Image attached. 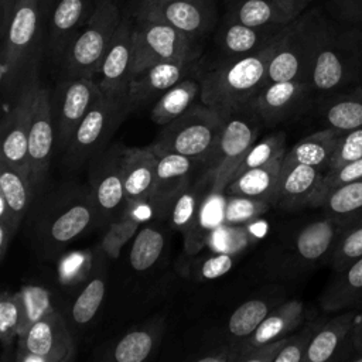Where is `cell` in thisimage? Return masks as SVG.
I'll list each match as a JSON object with an SVG mask.
<instances>
[{"label":"cell","mask_w":362,"mask_h":362,"mask_svg":"<svg viewBox=\"0 0 362 362\" xmlns=\"http://www.w3.org/2000/svg\"><path fill=\"white\" fill-rule=\"evenodd\" d=\"M287 27V25H286ZM286 27L263 48L247 55L233 57L206 72L201 81V102L223 116L246 106L266 85L270 58Z\"/></svg>","instance_id":"cell-1"},{"label":"cell","mask_w":362,"mask_h":362,"mask_svg":"<svg viewBox=\"0 0 362 362\" xmlns=\"http://www.w3.org/2000/svg\"><path fill=\"white\" fill-rule=\"evenodd\" d=\"M362 28L329 18L318 44L310 83L318 100L361 83Z\"/></svg>","instance_id":"cell-2"},{"label":"cell","mask_w":362,"mask_h":362,"mask_svg":"<svg viewBox=\"0 0 362 362\" xmlns=\"http://www.w3.org/2000/svg\"><path fill=\"white\" fill-rule=\"evenodd\" d=\"M42 17L40 0H16L10 20L1 31L0 79L4 93H14L28 71L38 65Z\"/></svg>","instance_id":"cell-3"},{"label":"cell","mask_w":362,"mask_h":362,"mask_svg":"<svg viewBox=\"0 0 362 362\" xmlns=\"http://www.w3.org/2000/svg\"><path fill=\"white\" fill-rule=\"evenodd\" d=\"M35 222V240L44 255H55L64 246L96 226V209L90 187L59 191L44 202Z\"/></svg>","instance_id":"cell-4"},{"label":"cell","mask_w":362,"mask_h":362,"mask_svg":"<svg viewBox=\"0 0 362 362\" xmlns=\"http://www.w3.org/2000/svg\"><path fill=\"white\" fill-rule=\"evenodd\" d=\"M329 18L318 8L305 10L284 30L267 66L266 83L310 82L314 57Z\"/></svg>","instance_id":"cell-5"},{"label":"cell","mask_w":362,"mask_h":362,"mask_svg":"<svg viewBox=\"0 0 362 362\" xmlns=\"http://www.w3.org/2000/svg\"><path fill=\"white\" fill-rule=\"evenodd\" d=\"M123 17L113 0H98L76 35L66 47L61 64L65 78L96 79Z\"/></svg>","instance_id":"cell-6"},{"label":"cell","mask_w":362,"mask_h":362,"mask_svg":"<svg viewBox=\"0 0 362 362\" xmlns=\"http://www.w3.org/2000/svg\"><path fill=\"white\" fill-rule=\"evenodd\" d=\"M225 116L205 103H195L181 116L163 126L151 147L157 156L177 153L205 164L209 158Z\"/></svg>","instance_id":"cell-7"},{"label":"cell","mask_w":362,"mask_h":362,"mask_svg":"<svg viewBox=\"0 0 362 362\" xmlns=\"http://www.w3.org/2000/svg\"><path fill=\"white\" fill-rule=\"evenodd\" d=\"M260 122L262 119L250 105L233 109L225 115L216 144L204 164L214 177L215 192L223 194L238 165L255 144L260 130Z\"/></svg>","instance_id":"cell-8"},{"label":"cell","mask_w":362,"mask_h":362,"mask_svg":"<svg viewBox=\"0 0 362 362\" xmlns=\"http://www.w3.org/2000/svg\"><path fill=\"white\" fill-rule=\"evenodd\" d=\"M41 82L38 79V65L31 68L17 86L13 105L6 112L1 126V154L0 161L23 173L30 178L28 163V134L34 116V106Z\"/></svg>","instance_id":"cell-9"},{"label":"cell","mask_w":362,"mask_h":362,"mask_svg":"<svg viewBox=\"0 0 362 362\" xmlns=\"http://www.w3.org/2000/svg\"><path fill=\"white\" fill-rule=\"evenodd\" d=\"M199 51L194 47V40L174 27L148 18H136L133 23V66L132 76L150 65L198 59Z\"/></svg>","instance_id":"cell-10"},{"label":"cell","mask_w":362,"mask_h":362,"mask_svg":"<svg viewBox=\"0 0 362 362\" xmlns=\"http://www.w3.org/2000/svg\"><path fill=\"white\" fill-rule=\"evenodd\" d=\"M129 112L127 98H112L102 92L66 147V160L71 164H82L98 153Z\"/></svg>","instance_id":"cell-11"},{"label":"cell","mask_w":362,"mask_h":362,"mask_svg":"<svg viewBox=\"0 0 362 362\" xmlns=\"http://www.w3.org/2000/svg\"><path fill=\"white\" fill-rule=\"evenodd\" d=\"M75 355V346L64 317L51 311L34 322L17 338L18 362H66Z\"/></svg>","instance_id":"cell-12"},{"label":"cell","mask_w":362,"mask_h":362,"mask_svg":"<svg viewBox=\"0 0 362 362\" xmlns=\"http://www.w3.org/2000/svg\"><path fill=\"white\" fill-rule=\"evenodd\" d=\"M102 95V89L96 79L76 76L65 78L57 90L55 107V141L61 151L69 146L78 126Z\"/></svg>","instance_id":"cell-13"},{"label":"cell","mask_w":362,"mask_h":362,"mask_svg":"<svg viewBox=\"0 0 362 362\" xmlns=\"http://www.w3.org/2000/svg\"><path fill=\"white\" fill-rule=\"evenodd\" d=\"M134 16L161 21L195 40L212 28L215 8L212 0H139Z\"/></svg>","instance_id":"cell-14"},{"label":"cell","mask_w":362,"mask_h":362,"mask_svg":"<svg viewBox=\"0 0 362 362\" xmlns=\"http://www.w3.org/2000/svg\"><path fill=\"white\" fill-rule=\"evenodd\" d=\"M122 153L123 148H112L95 161L90 191L96 209V226H109L130 206L122 177Z\"/></svg>","instance_id":"cell-15"},{"label":"cell","mask_w":362,"mask_h":362,"mask_svg":"<svg viewBox=\"0 0 362 362\" xmlns=\"http://www.w3.org/2000/svg\"><path fill=\"white\" fill-rule=\"evenodd\" d=\"M352 221L325 215L304 225L294 236L290 247L291 266L300 270L329 262L341 235Z\"/></svg>","instance_id":"cell-16"},{"label":"cell","mask_w":362,"mask_h":362,"mask_svg":"<svg viewBox=\"0 0 362 362\" xmlns=\"http://www.w3.org/2000/svg\"><path fill=\"white\" fill-rule=\"evenodd\" d=\"M55 143V124L52 113L51 90L45 85H40L31 129L28 134V163L30 181L34 195L44 185L45 175L49 168L51 154Z\"/></svg>","instance_id":"cell-17"},{"label":"cell","mask_w":362,"mask_h":362,"mask_svg":"<svg viewBox=\"0 0 362 362\" xmlns=\"http://www.w3.org/2000/svg\"><path fill=\"white\" fill-rule=\"evenodd\" d=\"M313 96L307 81H277L266 83L249 105L263 123L276 124L298 115Z\"/></svg>","instance_id":"cell-18"},{"label":"cell","mask_w":362,"mask_h":362,"mask_svg":"<svg viewBox=\"0 0 362 362\" xmlns=\"http://www.w3.org/2000/svg\"><path fill=\"white\" fill-rule=\"evenodd\" d=\"M195 71L197 59H180L158 62L134 74L130 79L127 90V103L130 112L136 107L156 102L175 83L192 76Z\"/></svg>","instance_id":"cell-19"},{"label":"cell","mask_w":362,"mask_h":362,"mask_svg":"<svg viewBox=\"0 0 362 362\" xmlns=\"http://www.w3.org/2000/svg\"><path fill=\"white\" fill-rule=\"evenodd\" d=\"M132 66L133 23L123 17L96 76L102 92L112 98H127Z\"/></svg>","instance_id":"cell-20"},{"label":"cell","mask_w":362,"mask_h":362,"mask_svg":"<svg viewBox=\"0 0 362 362\" xmlns=\"http://www.w3.org/2000/svg\"><path fill=\"white\" fill-rule=\"evenodd\" d=\"M198 164L204 163L184 154L165 153L158 156L154 189L148 201L157 214H168L177 195L192 180V174Z\"/></svg>","instance_id":"cell-21"},{"label":"cell","mask_w":362,"mask_h":362,"mask_svg":"<svg viewBox=\"0 0 362 362\" xmlns=\"http://www.w3.org/2000/svg\"><path fill=\"white\" fill-rule=\"evenodd\" d=\"M358 317V310H344L331 318H325L307 348L304 362L345 359Z\"/></svg>","instance_id":"cell-22"},{"label":"cell","mask_w":362,"mask_h":362,"mask_svg":"<svg viewBox=\"0 0 362 362\" xmlns=\"http://www.w3.org/2000/svg\"><path fill=\"white\" fill-rule=\"evenodd\" d=\"M158 156L151 146L123 148L120 167L127 202L137 206L148 202L154 189Z\"/></svg>","instance_id":"cell-23"},{"label":"cell","mask_w":362,"mask_h":362,"mask_svg":"<svg viewBox=\"0 0 362 362\" xmlns=\"http://www.w3.org/2000/svg\"><path fill=\"white\" fill-rule=\"evenodd\" d=\"M322 177L324 173L315 167L283 161L274 204L290 211L310 206Z\"/></svg>","instance_id":"cell-24"},{"label":"cell","mask_w":362,"mask_h":362,"mask_svg":"<svg viewBox=\"0 0 362 362\" xmlns=\"http://www.w3.org/2000/svg\"><path fill=\"white\" fill-rule=\"evenodd\" d=\"M320 304L327 313L359 310L362 307V256L334 270L320 297Z\"/></svg>","instance_id":"cell-25"},{"label":"cell","mask_w":362,"mask_h":362,"mask_svg":"<svg viewBox=\"0 0 362 362\" xmlns=\"http://www.w3.org/2000/svg\"><path fill=\"white\" fill-rule=\"evenodd\" d=\"M88 0H57L49 14L48 47L52 57L61 61L66 47L88 20Z\"/></svg>","instance_id":"cell-26"},{"label":"cell","mask_w":362,"mask_h":362,"mask_svg":"<svg viewBox=\"0 0 362 362\" xmlns=\"http://www.w3.org/2000/svg\"><path fill=\"white\" fill-rule=\"evenodd\" d=\"M211 192H215L214 177L205 168L202 175L197 178L192 177L171 204L167 215H170L173 226L177 230L189 235L197 228L202 206L208 201Z\"/></svg>","instance_id":"cell-27"},{"label":"cell","mask_w":362,"mask_h":362,"mask_svg":"<svg viewBox=\"0 0 362 362\" xmlns=\"http://www.w3.org/2000/svg\"><path fill=\"white\" fill-rule=\"evenodd\" d=\"M324 127L348 132L362 126V85H356L320 100Z\"/></svg>","instance_id":"cell-28"},{"label":"cell","mask_w":362,"mask_h":362,"mask_svg":"<svg viewBox=\"0 0 362 362\" xmlns=\"http://www.w3.org/2000/svg\"><path fill=\"white\" fill-rule=\"evenodd\" d=\"M283 158L236 174L225 187V195H240L274 204Z\"/></svg>","instance_id":"cell-29"},{"label":"cell","mask_w":362,"mask_h":362,"mask_svg":"<svg viewBox=\"0 0 362 362\" xmlns=\"http://www.w3.org/2000/svg\"><path fill=\"white\" fill-rule=\"evenodd\" d=\"M305 318L304 304L298 300H290L272 310L267 317L260 322L252 335L243 339L240 349L252 348L266 342H272L288 335L298 328Z\"/></svg>","instance_id":"cell-30"},{"label":"cell","mask_w":362,"mask_h":362,"mask_svg":"<svg viewBox=\"0 0 362 362\" xmlns=\"http://www.w3.org/2000/svg\"><path fill=\"white\" fill-rule=\"evenodd\" d=\"M341 134L342 132L335 129L322 127L321 130L314 132L297 141L288 151H286L283 161L307 164L327 173Z\"/></svg>","instance_id":"cell-31"},{"label":"cell","mask_w":362,"mask_h":362,"mask_svg":"<svg viewBox=\"0 0 362 362\" xmlns=\"http://www.w3.org/2000/svg\"><path fill=\"white\" fill-rule=\"evenodd\" d=\"M283 28H257L225 20L218 44L229 58L242 57L267 45Z\"/></svg>","instance_id":"cell-32"},{"label":"cell","mask_w":362,"mask_h":362,"mask_svg":"<svg viewBox=\"0 0 362 362\" xmlns=\"http://www.w3.org/2000/svg\"><path fill=\"white\" fill-rule=\"evenodd\" d=\"M225 20L257 28H283L296 18L272 0H229Z\"/></svg>","instance_id":"cell-33"},{"label":"cell","mask_w":362,"mask_h":362,"mask_svg":"<svg viewBox=\"0 0 362 362\" xmlns=\"http://www.w3.org/2000/svg\"><path fill=\"white\" fill-rule=\"evenodd\" d=\"M198 95H201V81L194 75L180 81L153 103V122L160 126L168 124L195 105Z\"/></svg>","instance_id":"cell-34"},{"label":"cell","mask_w":362,"mask_h":362,"mask_svg":"<svg viewBox=\"0 0 362 362\" xmlns=\"http://www.w3.org/2000/svg\"><path fill=\"white\" fill-rule=\"evenodd\" d=\"M0 198L8 206L11 218L20 226L27 209L34 199L31 181L23 173L0 161Z\"/></svg>","instance_id":"cell-35"},{"label":"cell","mask_w":362,"mask_h":362,"mask_svg":"<svg viewBox=\"0 0 362 362\" xmlns=\"http://www.w3.org/2000/svg\"><path fill=\"white\" fill-rule=\"evenodd\" d=\"M314 208H321L325 215L355 219L362 214V178L331 189Z\"/></svg>","instance_id":"cell-36"},{"label":"cell","mask_w":362,"mask_h":362,"mask_svg":"<svg viewBox=\"0 0 362 362\" xmlns=\"http://www.w3.org/2000/svg\"><path fill=\"white\" fill-rule=\"evenodd\" d=\"M164 235L158 228L147 225L141 228L132 245L129 262L136 272H146L151 269L160 259L164 250Z\"/></svg>","instance_id":"cell-37"},{"label":"cell","mask_w":362,"mask_h":362,"mask_svg":"<svg viewBox=\"0 0 362 362\" xmlns=\"http://www.w3.org/2000/svg\"><path fill=\"white\" fill-rule=\"evenodd\" d=\"M105 273L103 270H99L76 296L71 308V315L75 324L85 325L93 320L105 297Z\"/></svg>","instance_id":"cell-38"},{"label":"cell","mask_w":362,"mask_h":362,"mask_svg":"<svg viewBox=\"0 0 362 362\" xmlns=\"http://www.w3.org/2000/svg\"><path fill=\"white\" fill-rule=\"evenodd\" d=\"M157 344V332L151 329H134L123 335L112 351L116 362H143Z\"/></svg>","instance_id":"cell-39"},{"label":"cell","mask_w":362,"mask_h":362,"mask_svg":"<svg viewBox=\"0 0 362 362\" xmlns=\"http://www.w3.org/2000/svg\"><path fill=\"white\" fill-rule=\"evenodd\" d=\"M270 313L269 304L260 298H252L240 304L229 317L228 331L233 338L246 339L255 332Z\"/></svg>","instance_id":"cell-40"},{"label":"cell","mask_w":362,"mask_h":362,"mask_svg":"<svg viewBox=\"0 0 362 362\" xmlns=\"http://www.w3.org/2000/svg\"><path fill=\"white\" fill-rule=\"evenodd\" d=\"M284 156H286V136H284V133H280V132L273 133V134L262 139L260 141L255 143L249 148V151L246 153V156L243 157L240 164L238 165L233 177L246 170L270 164L276 160L283 158Z\"/></svg>","instance_id":"cell-41"},{"label":"cell","mask_w":362,"mask_h":362,"mask_svg":"<svg viewBox=\"0 0 362 362\" xmlns=\"http://www.w3.org/2000/svg\"><path fill=\"white\" fill-rule=\"evenodd\" d=\"M270 205V202L263 199L240 195H225L222 219L228 226H240L264 214Z\"/></svg>","instance_id":"cell-42"},{"label":"cell","mask_w":362,"mask_h":362,"mask_svg":"<svg viewBox=\"0 0 362 362\" xmlns=\"http://www.w3.org/2000/svg\"><path fill=\"white\" fill-rule=\"evenodd\" d=\"M18 293L21 297V307H23V327L20 332L21 335L34 322L48 315L55 308L52 307L49 291L42 286L25 284L18 290Z\"/></svg>","instance_id":"cell-43"},{"label":"cell","mask_w":362,"mask_h":362,"mask_svg":"<svg viewBox=\"0 0 362 362\" xmlns=\"http://www.w3.org/2000/svg\"><path fill=\"white\" fill-rule=\"evenodd\" d=\"M23 327V307L18 291H4L0 297V339L4 349H8Z\"/></svg>","instance_id":"cell-44"},{"label":"cell","mask_w":362,"mask_h":362,"mask_svg":"<svg viewBox=\"0 0 362 362\" xmlns=\"http://www.w3.org/2000/svg\"><path fill=\"white\" fill-rule=\"evenodd\" d=\"M133 206L134 205H130L120 218L109 225L102 239V250L113 260L120 256L123 245L129 242L139 230L140 219L136 216L134 212H132Z\"/></svg>","instance_id":"cell-45"},{"label":"cell","mask_w":362,"mask_h":362,"mask_svg":"<svg viewBox=\"0 0 362 362\" xmlns=\"http://www.w3.org/2000/svg\"><path fill=\"white\" fill-rule=\"evenodd\" d=\"M359 256H362V214L341 235L329 260L332 272L346 266Z\"/></svg>","instance_id":"cell-46"},{"label":"cell","mask_w":362,"mask_h":362,"mask_svg":"<svg viewBox=\"0 0 362 362\" xmlns=\"http://www.w3.org/2000/svg\"><path fill=\"white\" fill-rule=\"evenodd\" d=\"M324 320V317L311 320L298 332L288 335L286 344L274 358V362H304L307 348Z\"/></svg>","instance_id":"cell-47"},{"label":"cell","mask_w":362,"mask_h":362,"mask_svg":"<svg viewBox=\"0 0 362 362\" xmlns=\"http://www.w3.org/2000/svg\"><path fill=\"white\" fill-rule=\"evenodd\" d=\"M361 178H362V158H358V160L346 163L341 167L328 170L327 173H324V177L318 187V191H317L310 206L314 208L315 204L331 189H334L342 184L361 180Z\"/></svg>","instance_id":"cell-48"},{"label":"cell","mask_w":362,"mask_h":362,"mask_svg":"<svg viewBox=\"0 0 362 362\" xmlns=\"http://www.w3.org/2000/svg\"><path fill=\"white\" fill-rule=\"evenodd\" d=\"M362 158V126L344 132L332 156L329 170Z\"/></svg>","instance_id":"cell-49"},{"label":"cell","mask_w":362,"mask_h":362,"mask_svg":"<svg viewBox=\"0 0 362 362\" xmlns=\"http://www.w3.org/2000/svg\"><path fill=\"white\" fill-rule=\"evenodd\" d=\"M328 3L334 21L362 28V0H328Z\"/></svg>","instance_id":"cell-50"},{"label":"cell","mask_w":362,"mask_h":362,"mask_svg":"<svg viewBox=\"0 0 362 362\" xmlns=\"http://www.w3.org/2000/svg\"><path fill=\"white\" fill-rule=\"evenodd\" d=\"M287 338H288V335H286L280 339L272 341V342H266V344L256 345L252 348L240 349L238 361H240V362H274V358L277 356V354L286 344Z\"/></svg>","instance_id":"cell-51"},{"label":"cell","mask_w":362,"mask_h":362,"mask_svg":"<svg viewBox=\"0 0 362 362\" xmlns=\"http://www.w3.org/2000/svg\"><path fill=\"white\" fill-rule=\"evenodd\" d=\"M233 266V257L229 253H216L206 257L198 270L201 279L214 280L226 274Z\"/></svg>","instance_id":"cell-52"},{"label":"cell","mask_w":362,"mask_h":362,"mask_svg":"<svg viewBox=\"0 0 362 362\" xmlns=\"http://www.w3.org/2000/svg\"><path fill=\"white\" fill-rule=\"evenodd\" d=\"M345 361L362 362V314H359L358 321L352 329Z\"/></svg>","instance_id":"cell-53"},{"label":"cell","mask_w":362,"mask_h":362,"mask_svg":"<svg viewBox=\"0 0 362 362\" xmlns=\"http://www.w3.org/2000/svg\"><path fill=\"white\" fill-rule=\"evenodd\" d=\"M238 356H239V349L236 351V348H233V346L223 345L221 348H216L215 352L198 356L197 361H199V362H229V361H238Z\"/></svg>","instance_id":"cell-54"},{"label":"cell","mask_w":362,"mask_h":362,"mask_svg":"<svg viewBox=\"0 0 362 362\" xmlns=\"http://www.w3.org/2000/svg\"><path fill=\"white\" fill-rule=\"evenodd\" d=\"M274 4H277L281 10H284L291 18H297L298 16H301L308 4L311 3V0H272Z\"/></svg>","instance_id":"cell-55"},{"label":"cell","mask_w":362,"mask_h":362,"mask_svg":"<svg viewBox=\"0 0 362 362\" xmlns=\"http://www.w3.org/2000/svg\"><path fill=\"white\" fill-rule=\"evenodd\" d=\"M16 0H0V7H1V25H0V31H3L10 20V14L11 10L14 7Z\"/></svg>","instance_id":"cell-56"},{"label":"cell","mask_w":362,"mask_h":362,"mask_svg":"<svg viewBox=\"0 0 362 362\" xmlns=\"http://www.w3.org/2000/svg\"><path fill=\"white\" fill-rule=\"evenodd\" d=\"M57 3V0H40V7L42 14L45 16L48 11H51V8L54 7V4Z\"/></svg>","instance_id":"cell-57"},{"label":"cell","mask_w":362,"mask_h":362,"mask_svg":"<svg viewBox=\"0 0 362 362\" xmlns=\"http://www.w3.org/2000/svg\"><path fill=\"white\" fill-rule=\"evenodd\" d=\"M359 85H362V74H361V83Z\"/></svg>","instance_id":"cell-58"}]
</instances>
